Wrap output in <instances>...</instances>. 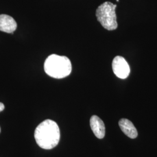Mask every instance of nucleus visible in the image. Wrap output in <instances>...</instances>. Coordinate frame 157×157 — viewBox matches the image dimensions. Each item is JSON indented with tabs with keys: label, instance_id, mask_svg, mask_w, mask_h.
Returning a JSON list of instances; mask_svg holds the SVG:
<instances>
[{
	"label": "nucleus",
	"instance_id": "obj_8",
	"mask_svg": "<svg viewBox=\"0 0 157 157\" xmlns=\"http://www.w3.org/2000/svg\"><path fill=\"white\" fill-rule=\"evenodd\" d=\"M5 108V106L2 103V102H0V112L2 111Z\"/></svg>",
	"mask_w": 157,
	"mask_h": 157
},
{
	"label": "nucleus",
	"instance_id": "obj_1",
	"mask_svg": "<svg viewBox=\"0 0 157 157\" xmlns=\"http://www.w3.org/2000/svg\"><path fill=\"white\" fill-rule=\"evenodd\" d=\"M34 138L38 146L41 148L51 150L56 147L59 141V128L56 122L46 119L36 128Z\"/></svg>",
	"mask_w": 157,
	"mask_h": 157
},
{
	"label": "nucleus",
	"instance_id": "obj_6",
	"mask_svg": "<svg viewBox=\"0 0 157 157\" xmlns=\"http://www.w3.org/2000/svg\"><path fill=\"white\" fill-rule=\"evenodd\" d=\"M90 126L93 132L98 139H103L105 134V128L103 121L96 115L90 118Z\"/></svg>",
	"mask_w": 157,
	"mask_h": 157
},
{
	"label": "nucleus",
	"instance_id": "obj_10",
	"mask_svg": "<svg viewBox=\"0 0 157 157\" xmlns=\"http://www.w3.org/2000/svg\"><path fill=\"white\" fill-rule=\"evenodd\" d=\"M117 1H119V0H117Z\"/></svg>",
	"mask_w": 157,
	"mask_h": 157
},
{
	"label": "nucleus",
	"instance_id": "obj_4",
	"mask_svg": "<svg viewBox=\"0 0 157 157\" xmlns=\"http://www.w3.org/2000/svg\"><path fill=\"white\" fill-rule=\"evenodd\" d=\"M112 67L113 73L119 78L124 79L129 76L130 69L124 57L115 56L112 61Z\"/></svg>",
	"mask_w": 157,
	"mask_h": 157
},
{
	"label": "nucleus",
	"instance_id": "obj_9",
	"mask_svg": "<svg viewBox=\"0 0 157 157\" xmlns=\"http://www.w3.org/2000/svg\"><path fill=\"white\" fill-rule=\"evenodd\" d=\"M0 132H1V128H0Z\"/></svg>",
	"mask_w": 157,
	"mask_h": 157
},
{
	"label": "nucleus",
	"instance_id": "obj_5",
	"mask_svg": "<svg viewBox=\"0 0 157 157\" xmlns=\"http://www.w3.org/2000/svg\"><path fill=\"white\" fill-rule=\"evenodd\" d=\"M17 28V23L15 19L7 15H0V30L7 33H12Z\"/></svg>",
	"mask_w": 157,
	"mask_h": 157
},
{
	"label": "nucleus",
	"instance_id": "obj_2",
	"mask_svg": "<svg viewBox=\"0 0 157 157\" xmlns=\"http://www.w3.org/2000/svg\"><path fill=\"white\" fill-rule=\"evenodd\" d=\"M45 73L53 78H62L69 76L72 72V63L65 56L52 54L44 62Z\"/></svg>",
	"mask_w": 157,
	"mask_h": 157
},
{
	"label": "nucleus",
	"instance_id": "obj_7",
	"mask_svg": "<svg viewBox=\"0 0 157 157\" xmlns=\"http://www.w3.org/2000/svg\"><path fill=\"white\" fill-rule=\"evenodd\" d=\"M119 125L124 135L131 139H135L137 137V129L133 123L127 119H121L119 121Z\"/></svg>",
	"mask_w": 157,
	"mask_h": 157
},
{
	"label": "nucleus",
	"instance_id": "obj_3",
	"mask_svg": "<svg viewBox=\"0 0 157 157\" xmlns=\"http://www.w3.org/2000/svg\"><path fill=\"white\" fill-rule=\"evenodd\" d=\"M117 5L111 2H105L96 10V17L103 28L108 30H114L118 28L115 9Z\"/></svg>",
	"mask_w": 157,
	"mask_h": 157
}]
</instances>
